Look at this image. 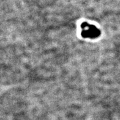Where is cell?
Returning a JSON list of instances; mask_svg holds the SVG:
<instances>
[{"instance_id":"cell-1","label":"cell","mask_w":120,"mask_h":120,"mask_svg":"<svg viewBox=\"0 0 120 120\" xmlns=\"http://www.w3.org/2000/svg\"><path fill=\"white\" fill-rule=\"evenodd\" d=\"M81 35L83 38L96 39L101 34V32L96 26L87 22H83L81 24Z\"/></svg>"}]
</instances>
